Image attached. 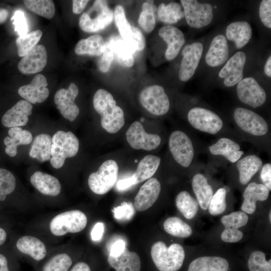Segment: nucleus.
I'll return each instance as SVG.
<instances>
[{
    "label": "nucleus",
    "mask_w": 271,
    "mask_h": 271,
    "mask_svg": "<svg viewBox=\"0 0 271 271\" xmlns=\"http://www.w3.org/2000/svg\"><path fill=\"white\" fill-rule=\"evenodd\" d=\"M106 42L112 50L113 59L117 63L126 67L133 66L134 62L133 53L120 37L112 36Z\"/></svg>",
    "instance_id": "nucleus-32"
},
{
    "label": "nucleus",
    "mask_w": 271,
    "mask_h": 271,
    "mask_svg": "<svg viewBox=\"0 0 271 271\" xmlns=\"http://www.w3.org/2000/svg\"><path fill=\"white\" fill-rule=\"evenodd\" d=\"M47 52L42 45H37L18 64L19 70L24 74H32L43 70L47 63Z\"/></svg>",
    "instance_id": "nucleus-20"
},
{
    "label": "nucleus",
    "mask_w": 271,
    "mask_h": 271,
    "mask_svg": "<svg viewBox=\"0 0 271 271\" xmlns=\"http://www.w3.org/2000/svg\"><path fill=\"white\" fill-rule=\"evenodd\" d=\"M156 7L153 1H148L143 3L142 11L138 20L142 29L146 33L151 32L156 26L155 12Z\"/></svg>",
    "instance_id": "nucleus-44"
},
{
    "label": "nucleus",
    "mask_w": 271,
    "mask_h": 271,
    "mask_svg": "<svg viewBox=\"0 0 271 271\" xmlns=\"http://www.w3.org/2000/svg\"><path fill=\"white\" fill-rule=\"evenodd\" d=\"M126 138L130 147L136 150L152 151L156 149L161 142L159 136L147 133L142 123L138 121L133 122L127 130Z\"/></svg>",
    "instance_id": "nucleus-15"
},
{
    "label": "nucleus",
    "mask_w": 271,
    "mask_h": 271,
    "mask_svg": "<svg viewBox=\"0 0 271 271\" xmlns=\"http://www.w3.org/2000/svg\"><path fill=\"white\" fill-rule=\"evenodd\" d=\"M113 12L106 1L96 0L80 17L79 25L84 32L93 33L102 30L112 21Z\"/></svg>",
    "instance_id": "nucleus-4"
},
{
    "label": "nucleus",
    "mask_w": 271,
    "mask_h": 271,
    "mask_svg": "<svg viewBox=\"0 0 271 271\" xmlns=\"http://www.w3.org/2000/svg\"><path fill=\"white\" fill-rule=\"evenodd\" d=\"M163 226L166 232L176 237L186 238L192 233L191 226L177 217L168 218L164 221Z\"/></svg>",
    "instance_id": "nucleus-41"
},
{
    "label": "nucleus",
    "mask_w": 271,
    "mask_h": 271,
    "mask_svg": "<svg viewBox=\"0 0 271 271\" xmlns=\"http://www.w3.org/2000/svg\"><path fill=\"white\" fill-rule=\"evenodd\" d=\"M87 223L86 215L79 210H72L55 216L50 223L52 233L60 236L68 233H77L83 230Z\"/></svg>",
    "instance_id": "nucleus-5"
},
{
    "label": "nucleus",
    "mask_w": 271,
    "mask_h": 271,
    "mask_svg": "<svg viewBox=\"0 0 271 271\" xmlns=\"http://www.w3.org/2000/svg\"><path fill=\"white\" fill-rule=\"evenodd\" d=\"M152 260L159 271H178L182 266L185 257L182 245L173 243L169 247L162 241L155 242L152 246Z\"/></svg>",
    "instance_id": "nucleus-2"
},
{
    "label": "nucleus",
    "mask_w": 271,
    "mask_h": 271,
    "mask_svg": "<svg viewBox=\"0 0 271 271\" xmlns=\"http://www.w3.org/2000/svg\"><path fill=\"white\" fill-rule=\"evenodd\" d=\"M68 271H91L89 265L84 261L75 263Z\"/></svg>",
    "instance_id": "nucleus-58"
},
{
    "label": "nucleus",
    "mask_w": 271,
    "mask_h": 271,
    "mask_svg": "<svg viewBox=\"0 0 271 271\" xmlns=\"http://www.w3.org/2000/svg\"><path fill=\"white\" fill-rule=\"evenodd\" d=\"M261 160L255 155H248L239 160L236 164L239 171L240 183L245 185L262 167Z\"/></svg>",
    "instance_id": "nucleus-36"
},
{
    "label": "nucleus",
    "mask_w": 271,
    "mask_h": 271,
    "mask_svg": "<svg viewBox=\"0 0 271 271\" xmlns=\"http://www.w3.org/2000/svg\"><path fill=\"white\" fill-rule=\"evenodd\" d=\"M16 183V178L10 171L0 168V201H4L6 196L15 190Z\"/></svg>",
    "instance_id": "nucleus-47"
},
{
    "label": "nucleus",
    "mask_w": 271,
    "mask_h": 271,
    "mask_svg": "<svg viewBox=\"0 0 271 271\" xmlns=\"http://www.w3.org/2000/svg\"><path fill=\"white\" fill-rule=\"evenodd\" d=\"M26 7L31 11L45 18L52 19L55 14L54 2L52 0H25Z\"/></svg>",
    "instance_id": "nucleus-43"
},
{
    "label": "nucleus",
    "mask_w": 271,
    "mask_h": 271,
    "mask_svg": "<svg viewBox=\"0 0 271 271\" xmlns=\"http://www.w3.org/2000/svg\"><path fill=\"white\" fill-rule=\"evenodd\" d=\"M89 1L73 0L72 1V11L75 14H80L85 9Z\"/></svg>",
    "instance_id": "nucleus-57"
},
{
    "label": "nucleus",
    "mask_w": 271,
    "mask_h": 271,
    "mask_svg": "<svg viewBox=\"0 0 271 271\" xmlns=\"http://www.w3.org/2000/svg\"><path fill=\"white\" fill-rule=\"evenodd\" d=\"M93 106L101 115V124L107 132L115 133L124 124L123 110L116 105L112 95L108 91L100 89L94 95Z\"/></svg>",
    "instance_id": "nucleus-1"
},
{
    "label": "nucleus",
    "mask_w": 271,
    "mask_h": 271,
    "mask_svg": "<svg viewBox=\"0 0 271 271\" xmlns=\"http://www.w3.org/2000/svg\"><path fill=\"white\" fill-rule=\"evenodd\" d=\"M247 265L249 271H271V259L266 260L265 254L261 251H252Z\"/></svg>",
    "instance_id": "nucleus-46"
},
{
    "label": "nucleus",
    "mask_w": 271,
    "mask_h": 271,
    "mask_svg": "<svg viewBox=\"0 0 271 271\" xmlns=\"http://www.w3.org/2000/svg\"><path fill=\"white\" fill-rule=\"evenodd\" d=\"M160 162L159 157L152 155H147L142 159L132 175L137 183L152 178L157 170Z\"/></svg>",
    "instance_id": "nucleus-38"
},
{
    "label": "nucleus",
    "mask_w": 271,
    "mask_h": 271,
    "mask_svg": "<svg viewBox=\"0 0 271 271\" xmlns=\"http://www.w3.org/2000/svg\"><path fill=\"white\" fill-rule=\"evenodd\" d=\"M50 164L55 169H60L64 164L65 159L76 155L79 150V142L71 131H57L52 138Z\"/></svg>",
    "instance_id": "nucleus-3"
},
{
    "label": "nucleus",
    "mask_w": 271,
    "mask_h": 271,
    "mask_svg": "<svg viewBox=\"0 0 271 271\" xmlns=\"http://www.w3.org/2000/svg\"><path fill=\"white\" fill-rule=\"evenodd\" d=\"M109 264L116 271H140L141 261L139 255L126 247L119 255L114 257L108 255Z\"/></svg>",
    "instance_id": "nucleus-29"
},
{
    "label": "nucleus",
    "mask_w": 271,
    "mask_h": 271,
    "mask_svg": "<svg viewBox=\"0 0 271 271\" xmlns=\"http://www.w3.org/2000/svg\"><path fill=\"white\" fill-rule=\"evenodd\" d=\"M125 248V242L121 239L117 240L112 245L109 255H110L112 256L116 257L122 253Z\"/></svg>",
    "instance_id": "nucleus-54"
},
{
    "label": "nucleus",
    "mask_w": 271,
    "mask_h": 271,
    "mask_svg": "<svg viewBox=\"0 0 271 271\" xmlns=\"http://www.w3.org/2000/svg\"><path fill=\"white\" fill-rule=\"evenodd\" d=\"M268 218H269V222H271V211H269V213Z\"/></svg>",
    "instance_id": "nucleus-63"
},
{
    "label": "nucleus",
    "mask_w": 271,
    "mask_h": 271,
    "mask_svg": "<svg viewBox=\"0 0 271 271\" xmlns=\"http://www.w3.org/2000/svg\"><path fill=\"white\" fill-rule=\"evenodd\" d=\"M7 233L5 230L0 228V245H2L6 240Z\"/></svg>",
    "instance_id": "nucleus-62"
},
{
    "label": "nucleus",
    "mask_w": 271,
    "mask_h": 271,
    "mask_svg": "<svg viewBox=\"0 0 271 271\" xmlns=\"http://www.w3.org/2000/svg\"><path fill=\"white\" fill-rule=\"evenodd\" d=\"M42 36V31L37 30L25 35L19 36L16 41L18 55L20 57L26 55L37 45Z\"/></svg>",
    "instance_id": "nucleus-42"
},
{
    "label": "nucleus",
    "mask_w": 271,
    "mask_h": 271,
    "mask_svg": "<svg viewBox=\"0 0 271 271\" xmlns=\"http://www.w3.org/2000/svg\"><path fill=\"white\" fill-rule=\"evenodd\" d=\"M141 105L149 112L156 115H163L170 108L169 97L164 88L159 85L145 87L140 93Z\"/></svg>",
    "instance_id": "nucleus-9"
},
{
    "label": "nucleus",
    "mask_w": 271,
    "mask_h": 271,
    "mask_svg": "<svg viewBox=\"0 0 271 271\" xmlns=\"http://www.w3.org/2000/svg\"><path fill=\"white\" fill-rule=\"evenodd\" d=\"M114 216L117 219L129 220L134 214V209L131 203L123 202L113 210Z\"/></svg>",
    "instance_id": "nucleus-50"
},
{
    "label": "nucleus",
    "mask_w": 271,
    "mask_h": 271,
    "mask_svg": "<svg viewBox=\"0 0 271 271\" xmlns=\"http://www.w3.org/2000/svg\"><path fill=\"white\" fill-rule=\"evenodd\" d=\"M188 119L194 128L211 134L217 133L223 125L221 118L217 114L202 107L192 108L188 113Z\"/></svg>",
    "instance_id": "nucleus-11"
},
{
    "label": "nucleus",
    "mask_w": 271,
    "mask_h": 271,
    "mask_svg": "<svg viewBox=\"0 0 271 271\" xmlns=\"http://www.w3.org/2000/svg\"><path fill=\"white\" fill-rule=\"evenodd\" d=\"M187 24L190 27L200 29L209 25L213 20V7L208 3L196 0L180 1Z\"/></svg>",
    "instance_id": "nucleus-8"
},
{
    "label": "nucleus",
    "mask_w": 271,
    "mask_h": 271,
    "mask_svg": "<svg viewBox=\"0 0 271 271\" xmlns=\"http://www.w3.org/2000/svg\"><path fill=\"white\" fill-rule=\"evenodd\" d=\"M113 17L120 37L129 47L132 52L143 50L146 45L145 37L137 27L130 25L125 17L123 7L117 6L114 10Z\"/></svg>",
    "instance_id": "nucleus-7"
},
{
    "label": "nucleus",
    "mask_w": 271,
    "mask_h": 271,
    "mask_svg": "<svg viewBox=\"0 0 271 271\" xmlns=\"http://www.w3.org/2000/svg\"><path fill=\"white\" fill-rule=\"evenodd\" d=\"M192 187L199 205L203 210L207 209L213 196V189L206 177L200 173L196 174L192 179Z\"/></svg>",
    "instance_id": "nucleus-34"
},
{
    "label": "nucleus",
    "mask_w": 271,
    "mask_h": 271,
    "mask_svg": "<svg viewBox=\"0 0 271 271\" xmlns=\"http://www.w3.org/2000/svg\"><path fill=\"white\" fill-rule=\"evenodd\" d=\"M52 137L46 133L37 135L34 138L29 152V156L40 162L48 161L51 158Z\"/></svg>",
    "instance_id": "nucleus-37"
},
{
    "label": "nucleus",
    "mask_w": 271,
    "mask_h": 271,
    "mask_svg": "<svg viewBox=\"0 0 271 271\" xmlns=\"http://www.w3.org/2000/svg\"><path fill=\"white\" fill-rule=\"evenodd\" d=\"M79 93L77 85L72 82L67 89H59L54 96V102L61 115L70 121H73L79 113V109L75 103Z\"/></svg>",
    "instance_id": "nucleus-14"
},
{
    "label": "nucleus",
    "mask_w": 271,
    "mask_h": 271,
    "mask_svg": "<svg viewBox=\"0 0 271 271\" xmlns=\"http://www.w3.org/2000/svg\"><path fill=\"white\" fill-rule=\"evenodd\" d=\"M260 178L264 186L269 191L271 190V165L269 163L265 164L261 167Z\"/></svg>",
    "instance_id": "nucleus-53"
},
{
    "label": "nucleus",
    "mask_w": 271,
    "mask_h": 271,
    "mask_svg": "<svg viewBox=\"0 0 271 271\" xmlns=\"http://www.w3.org/2000/svg\"><path fill=\"white\" fill-rule=\"evenodd\" d=\"M248 220V216L242 211H235L223 216L221 219L224 226V230L221 234L222 240L229 243L240 240L243 233L238 228L245 226Z\"/></svg>",
    "instance_id": "nucleus-17"
},
{
    "label": "nucleus",
    "mask_w": 271,
    "mask_h": 271,
    "mask_svg": "<svg viewBox=\"0 0 271 271\" xmlns=\"http://www.w3.org/2000/svg\"><path fill=\"white\" fill-rule=\"evenodd\" d=\"M72 265L71 257L66 253H58L47 260L42 271H68Z\"/></svg>",
    "instance_id": "nucleus-45"
},
{
    "label": "nucleus",
    "mask_w": 271,
    "mask_h": 271,
    "mask_svg": "<svg viewBox=\"0 0 271 271\" xmlns=\"http://www.w3.org/2000/svg\"><path fill=\"white\" fill-rule=\"evenodd\" d=\"M159 20L167 24L177 23L184 16L181 5L176 2H171L168 5L162 3L158 9Z\"/></svg>",
    "instance_id": "nucleus-39"
},
{
    "label": "nucleus",
    "mask_w": 271,
    "mask_h": 271,
    "mask_svg": "<svg viewBox=\"0 0 271 271\" xmlns=\"http://www.w3.org/2000/svg\"><path fill=\"white\" fill-rule=\"evenodd\" d=\"M245 62L246 55L242 51L237 52L228 59L218 74L219 77L223 79L225 86H233L243 78Z\"/></svg>",
    "instance_id": "nucleus-18"
},
{
    "label": "nucleus",
    "mask_w": 271,
    "mask_h": 271,
    "mask_svg": "<svg viewBox=\"0 0 271 271\" xmlns=\"http://www.w3.org/2000/svg\"><path fill=\"white\" fill-rule=\"evenodd\" d=\"M113 60V56L112 50L108 44L105 42V49L97 63L99 71L103 73L107 72L110 68Z\"/></svg>",
    "instance_id": "nucleus-52"
},
{
    "label": "nucleus",
    "mask_w": 271,
    "mask_h": 271,
    "mask_svg": "<svg viewBox=\"0 0 271 271\" xmlns=\"http://www.w3.org/2000/svg\"><path fill=\"white\" fill-rule=\"evenodd\" d=\"M15 25V30L20 36H23L28 32V25L25 14L23 11L18 10L15 12L12 18Z\"/></svg>",
    "instance_id": "nucleus-49"
},
{
    "label": "nucleus",
    "mask_w": 271,
    "mask_h": 271,
    "mask_svg": "<svg viewBox=\"0 0 271 271\" xmlns=\"http://www.w3.org/2000/svg\"><path fill=\"white\" fill-rule=\"evenodd\" d=\"M0 271H10L6 257L0 253Z\"/></svg>",
    "instance_id": "nucleus-59"
},
{
    "label": "nucleus",
    "mask_w": 271,
    "mask_h": 271,
    "mask_svg": "<svg viewBox=\"0 0 271 271\" xmlns=\"http://www.w3.org/2000/svg\"><path fill=\"white\" fill-rule=\"evenodd\" d=\"M176 204L179 210L187 219L194 218L199 209L197 200L186 191H182L178 194Z\"/></svg>",
    "instance_id": "nucleus-40"
},
{
    "label": "nucleus",
    "mask_w": 271,
    "mask_h": 271,
    "mask_svg": "<svg viewBox=\"0 0 271 271\" xmlns=\"http://www.w3.org/2000/svg\"><path fill=\"white\" fill-rule=\"evenodd\" d=\"M250 25L245 21H237L230 23L226 29V38L234 42L237 49L245 46L252 37Z\"/></svg>",
    "instance_id": "nucleus-28"
},
{
    "label": "nucleus",
    "mask_w": 271,
    "mask_h": 271,
    "mask_svg": "<svg viewBox=\"0 0 271 271\" xmlns=\"http://www.w3.org/2000/svg\"><path fill=\"white\" fill-rule=\"evenodd\" d=\"M136 184H138L137 181L132 175L130 177L118 181L116 187L119 190H124Z\"/></svg>",
    "instance_id": "nucleus-56"
},
{
    "label": "nucleus",
    "mask_w": 271,
    "mask_h": 271,
    "mask_svg": "<svg viewBox=\"0 0 271 271\" xmlns=\"http://www.w3.org/2000/svg\"><path fill=\"white\" fill-rule=\"evenodd\" d=\"M259 16L263 25L271 28V1L262 0L259 7Z\"/></svg>",
    "instance_id": "nucleus-51"
},
{
    "label": "nucleus",
    "mask_w": 271,
    "mask_h": 271,
    "mask_svg": "<svg viewBox=\"0 0 271 271\" xmlns=\"http://www.w3.org/2000/svg\"><path fill=\"white\" fill-rule=\"evenodd\" d=\"M47 79L42 74H37L30 83L21 86L19 95L31 104L44 102L49 95Z\"/></svg>",
    "instance_id": "nucleus-19"
},
{
    "label": "nucleus",
    "mask_w": 271,
    "mask_h": 271,
    "mask_svg": "<svg viewBox=\"0 0 271 271\" xmlns=\"http://www.w3.org/2000/svg\"><path fill=\"white\" fill-rule=\"evenodd\" d=\"M210 152L214 155H221L231 163L236 162L243 154L239 145L234 141L221 138L218 142L209 147Z\"/></svg>",
    "instance_id": "nucleus-33"
},
{
    "label": "nucleus",
    "mask_w": 271,
    "mask_h": 271,
    "mask_svg": "<svg viewBox=\"0 0 271 271\" xmlns=\"http://www.w3.org/2000/svg\"><path fill=\"white\" fill-rule=\"evenodd\" d=\"M9 136L4 140L6 153L11 157L16 156L17 154V147L30 144L33 140V136L28 130L23 129L20 127L10 128Z\"/></svg>",
    "instance_id": "nucleus-31"
},
{
    "label": "nucleus",
    "mask_w": 271,
    "mask_h": 271,
    "mask_svg": "<svg viewBox=\"0 0 271 271\" xmlns=\"http://www.w3.org/2000/svg\"><path fill=\"white\" fill-rule=\"evenodd\" d=\"M161 192V184L155 178L148 179L140 188L134 198L133 206L138 211H144L157 201Z\"/></svg>",
    "instance_id": "nucleus-21"
},
{
    "label": "nucleus",
    "mask_w": 271,
    "mask_h": 271,
    "mask_svg": "<svg viewBox=\"0 0 271 271\" xmlns=\"http://www.w3.org/2000/svg\"><path fill=\"white\" fill-rule=\"evenodd\" d=\"M233 116L237 124L248 133L260 136L268 131V127L266 121L253 111L239 107L235 109Z\"/></svg>",
    "instance_id": "nucleus-12"
},
{
    "label": "nucleus",
    "mask_w": 271,
    "mask_h": 271,
    "mask_svg": "<svg viewBox=\"0 0 271 271\" xmlns=\"http://www.w3.org/2000/svg\"><path fill=\"white\" fill-rule=\"evenodd\" d=\"M104 230V225L102 222L96 223L93 227L91 232V237L92 240L98 241L100 240L103 235Z\"/></svg>",
    "instance_id": "nucleus-55"
},
{
    "label": "nucleus",
    "mask_w": 271,
    "mask_h": 271,
    "mask_svg": "<svg viewBox=\"0 0 271 271\" xmlns=\"http://www.w3.org/2000/svg\"><path fill=\"white\" fill-rule=\"evenodd\" d=\"M18 249L22 253L29 255L36 261L43 259L47 254L45 244L39 239L33 236H23L16 243Z\"/></svg>",
    "instance_id": "nucleus-30"
},
{
    "label": "nucleus",
    "mask_w": 271,
    "mask_h": 271,
    "mask_svg": "<svg viewBox=\"0 0 271 271\" xmlns=\"http://www.w3.org/2000/svg\"><path fill=\"white\" fill-rule=\"evenodd\" d=\"M105 49V42L99 35H91L80 40L76 45L75 52L78 55L100 56Z\"/></svg>",
    "instance_id": "nucleus-35"
},
{
    "label": "nucleus",
    "mask_w": 271,
    "mask_h": 271,
    "mask_svg": "<svg viewBox=\"0 0 271 271\" xmlns=\"http://www.w3.org/2000/svg\"><path fill=\"white\" fill-rule=\"evenodd\" d=\"M32 104L26 100L17 102L6 112L2 118V124L7 127L25 125L32 114Z\"/></svg>",
    "instance_id": "nucleus-22"
},
{
    "label": "nucleus",
    "mask_w": 271,
    "mask_h": 271,
    "mask_svg": "<svg viewBox=\"0 0 271 271\" xmlns=\"http://www.w3.org/2000/svg\"><path fill=\"white\" fill-rule=\"evenodd\" d=\"M226 191L224 188L218 189L212 196L208 206V211L213 215H217L223 213L226 208Z\"/></svg>",
    "instance_id": "nucleus-48"
},
{
    "label": "nucleus",
    "mask_w": 271,
    "mask_h": 271,
    "mask_svg": "<svg viewBox=\"0 0 271 271\" xmlns=\"http://www.w3.org/2000/svg\"><path fill=\"white\" fill-rule=\"evenodd\" d=\"M30 182L35 188L45 195L56 196L61 191L58 179L41 171L35 172L30 177Z\"/></svg>",
    "instance_id": "nucleus-27"
},
{
    "label": "nucleus",
    "mask_w": 271,
    "mask_h": 271,
    "mask_svg": "<svg viewBox=\"0 0 271 271\" xmlns=\"http://www.w3.org/2000/svg\"><path fill=\"white\" fill-rule=\"evenodd\" d=\"M229 47L225 36L219 34L211 42L205 56V61L208 65L212 67L221 66L228 60Z\"/></svg>",
    "instance_id": "nucleus-24"
},
{
    "label": "nucleus",
    "mask_w": 271,
    "mask_h": 271,
    "mask_svg": "<svg viewBox=\"0 0 271 271\" xmlns=\"http://www.w3.org/2000/svg\"><path fill=\"white\" fill-rule=\"evenodd\" d=\"M9 17V12L7 9L0 8V25L5 23Z\"/></svg>",
    "instance_id": "nucleus-61"
},
{
    "label": "nucleus",
    "mask_w": 271,
    "mask_h": 271,
    "mask_svg": "<svg viewBox=\"0 0 271 271\" xmlns=\"http://www.w3.org/2000/svg\"><path fill=\"white\" fill-rule=\"evenodd\" d=\"M230 263L219 256H203L192 260L187 271H229Z\"/></svg>",
    "instance_id": "nucleus-26"
},
{
    "label": "nucleus",
    "mask_w": 271,
    "mask_h": 271,
    "mask_svg": "<svg viewBox=\"0 0 271 271\" xmlns=\"http://www.w3.org/2000/svg\"><path fill=\"white\" fill-rule=\"evenodd\" d=\"M264 72L269 77H271V56L267 58L264 66Z\"/></svg>",
    "instance_id": "nucleus-60"
},
{
    "label": "nucleus",
    "mask_w": 271,
    "mask_h": 271,
    "mask_svg": "<svg viewBox=\"0 0 271 271\" xmlns=\"http://www.w3.org/2000/svg\"><path fill=\"white\" fill-rule=\"evenodd\" d=\"M169 149L175 160L184 167L191 164L194 157V148L192 143L184 132L176 130L169 138Z\"/></svg>",
    "instance_id": "nucleus-10"
},
{
    "label": "nucleus",
    "mask_w": 271,
    "mask_h": 271,
    "mask_svg": "<svg viewBox=\"0 0 271 271\" xmlns=\"http://www.w3.org/2000/svg\"><path fill=\"white\" fill-rule=\"evenodd\" d=\"M158 34L167 44L165 52L166 59L169 61L174 59L185 42L184 34L180 29L172 25L162 27Z\"/></svg>",
    "instance_id": "nucleus-23"
},
{
    "label": "nucleus",
    "mask_w": 271,
    "mask_h": 271,
    "mask_svg": "<svg viewBox=\"0 0 271 271\" xmlns=\"http://www.w3.org/2000/svg\"><path fill=\"white\" fill-rule=\"evenodd\" d=\"M118 174V166L113 160L104 162L98 170L90 174L88 184L95 194L103 195L108 192L115 184Z\"/></svg>",
    "instance_id": "nucleus-6"
},
{
    "label": "nucleus",
    "mask_w": 271,
    "mask_h": 271,
    "mask_svg": "<svg viewBox=\"0 0 271 271\" xmlns=\"http://www.w3.org/2000/svg\"><path fill=\"white\" fill-rule=\"evenodd\" d=\"M203 51L201 42L187 45L182 50V59L178 76L183 82L189 80L194 74L200 62Z\"/></svg>",
    "instance_id": "nucleus-16"
},
{
    "label": "nucleus",
    "mask_w": 271,
    "mask_h": 271,
    "mask_svg": "<svg viewBox=\"0 0 271 271\" xmlns=\"http://www.w3.org/2000/svg\"><path fill=\"white\" fill-rule=\"evenodd\" d=\"M236 90L239 100L253 108L262 105L266 100L264 90L254 78H242L237 83Z\"/></svg>",
    "instance_id": "nucleus-13"
},
{
    "label": "nucleus",
    "mask_w": 271,
    "mask_h": 271,
    "mask_svg": "<svg viewBox=\"0 0 271 271\" xmlns=\"http://www.w3.org/2000/svg\"><path fill=\"white\" fill-rule=\"evenodd\" d=\"M269 190L262 184L255 182L250 183L243 193V201L241 206L242 212L251 214L256 208V202L266 200L269 195Z\"/></svg>",
    "instance_id": "nucleus-25"
}]
</instances>
